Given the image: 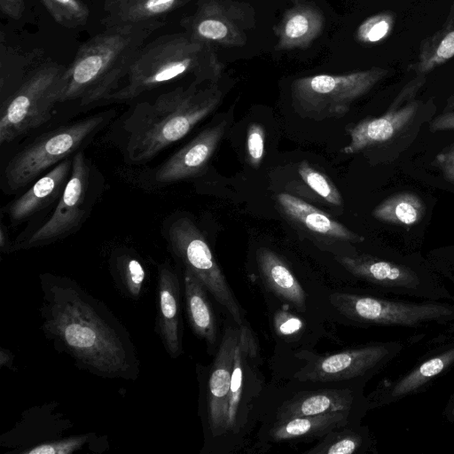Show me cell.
Masks as SVG:
<instances>
[{
  "label": "cell",
  "mask_w": 454,
  "mask_h": 454,
  "mask_svg": "<svg viewBox=\"0 0 454 454\" xmlns=\"http://www.w3.org/2000/svg\"><path fill=\"white\" fill-rule=\"evenodd\" d=\"M44 336L80 370L104 379L135 380L137 348L126 326L101 300L66 276L40 275Z\"/></svg>",
  "instance_id": "cell-1"
},
{
  "label": "cell",
  "mask_w": 454,
  "mask_h": 454,
  "mask_svg": "<svg viewBox=\"0 0 454 454\" xmlns=\"http://www.w3.org/2000/svg\"><path fill=\"white\" fill-rule=\"evenodd\" d=\"M193 81L152 101L134 106L116 124L117 142L125 160L142 164L184 137L220 105L216 82Z\"/></svg>",
  "instance_id": "cell-2"
},
{
  "label": "cell",
  "mask_w": 454,
  "mask_h": 454,
  "mask_svg": "<svg viewBox=\"0 0 454 454\" xmlns=\"http://www.w3.org/2000/svg\"><path fill=\"white\" fill-rule=\"evenodd\" d=\"M164 24L165 20H153L106 27L88 39L62 75L58 103L105 100L125 78L146 39Z\"/></svg>",
  "instance_id": "cell-3"
},
{
  "label": "cell",
  "mask_w": 454,
  "mask_h": 454,
  "mask_svg": "<svg viewBox=\"0 0 454 454\" xmlns=\"http://www.w3.org/2000/svg\"><path fill=\"white\" fill-rule=\"evenodd\" d=\"M223 69L213 44L187 32L160 35L145 45L125 78L104 101H124L192 74L200 83L216 82Z\"/></svg>",
  "instance_id": "cell-4"
},
{
  "label": "cell",
  "mask_w": 454,
  "mask_h": 454,
  "mask_svg": "<svg viewBox=\"0 0 454 454\" xmlns=\"http://www.w3.org/2000/svg\"><path fill=\"white\" fill-rule=\"evenodd\" d=\"M332 305L365 326L396 329H454V301L399 298L377 294L333 293Z\"/></svg>",
  "instance_id": "cell-5"
},
{
  "label": "cell",
  "mask_w": 454,
  "mask_h": 454,
  "mask_svg": "<svg viewBox=\"0 0 454 454\" xmlns=\"http://www.w3.org/2000/svg\"><path fill=\"white\" fill-rule=\"evenodd\" d=\"M114 112L98 113L62 125L37 137L19 151L4 172V183L16 192L81 150L113 118Z\"/></svg>",
  "instance_id": "cell-6"
},
{
  "label": "cell",
  "mask_w": 454,
  "mask_h": 454,
  "mask_svg": "<svg viewBox=\"0 0 454 454\" xmlns=\"http://www.w3.org/2000/svg\"><path fill=\"white\" fill-rule=\"evenodd\" d=\"M103 177L82 150L73 155L71 176L51 216L16 249L45 246L76 232L101 195Z\"/></svg>",
  "instance_id": "cell-7"
},
{
  "label": "cell",
  "mask_w": 454,
  "mask_h": 454,
  "mask_svg": "<svg viewBox=\"0 0 454 454\" xmlns=\"http://www.w3.org/2000/svg\"><path fill=\"white\" fill-rule=\"evenodd\" d=\"M387 70L372 67L345 74H317L301 77L291 85L295 111L315 121L339 118L346 114L352 103L366 94Z\"/></svg>",
  "instance_id": "cell-8"
},
{
  "label": "cell",
  "mask_w": 454,
  "mask_h": 454,
  "mask_svg": "<svg viewBox=\"0 0 454 454\" xmlns=\"http://www.w3.org/2000/svg\"><path fill=\"white\" fill-rule=\"evenodd\" d=\"M66 68L53 61L44 62L2 103L1 145L15 140L51 119Z\"/></svg>",
  "instance_id": "cell-9"
},
{
  "label": "cell",
  "mask_w": 454,
  "mask_h": 454,
  "mask_svg": "<svg viewBox=\"0 0 454 454\" xmlns=\"http://www.w3.org/2000/svg\"><path fill=\"white\" fill-rule=\"evenodd\" d=\"M163 234L173 256L201 281L239 326L243 325L239 303L194 222L186 215L172 216L165 222Z\"/></svg>",
  "instance_id": "cell-10"
},
{
  "label": "cell",
  "mask_w": 454,
  "mask_h": 454,
  "mask_svg": "<svg viewBox=\"0 0 454 454\" xmlns=\"http://www.w3.org/2000/svg\"><path fill=\"white\" fill-rule=\"evenodd\" d=\"M454 369V329L430 340L428 348L407 371L381 380L366 396L370 410L395 404L427 391Z\"/></svg>",
  "instance_id": "cell-11"
},
{
  "label": "cell",
  "mask_w": 454,
  "mask_h": 454,
  "mask_svg": "<svg viewBox=\"0 0 454 454\" xmlns=\"http://www.w3.org/2000/svg\"><path fill=\"white\" fill-rule=\"evenodd\" d=\"M405 348L402 340L370 342L321 356L296 377L313 382L348 380L364 382L398 357Z\"/></svg>",
  "instance_id": "cell-12"
},
{
  "label": "cell",
  "mask_w": 454,
  "mask_h": 454,
  "mask_svg": "<svg viewBox=\"0 0 454 454\" xmlns=\"http://www.w3.org/2000/svg\"><path fill=\"white\" fill-rule=\"evenodd\" d=\"M254 15L250 7L230 0H198L197 9L180 24L185 32L200 40L226 47L241 46Z\"/></svg>",
  "instance_id": "cell-13"
},
{
  "label": "cell",
  "mask_w": 454,
  "mask_h": 454,
  "mask_svg": "<svg viewBox=\"0 0 454 454\" xmlns=\"http://www.w3.org/2000/svg\"><path fill=\"white\" fill-rule=\"evenodd\" d=\"M226 129V121L208 127L164 162L141 175L149 187H164L199 176L206 168Z\"/></svg>",
  "instance_id": "cell-14"
},
{
  "label": "cell",
  "mask_w": 454,
  "mask_h": 454,
  "mask_svg": "<svg viewBox=\"0 0 454 454\" xmlns=\"http://www.w3.org/2000/svg\"><path fill=\"white\" fill-rule=\"evenodd\" d=\"M239 327H228L219 345L206 389V424L213 436L228 431V410L235 348Z\"/></svg>",
  "instance_id": "cell-15"
},
{
  "label": "cell",
  "mask_w": 454,
  "mask_h": 454,
  "mask_svg": "<svg viewBox=\"0 0 454 454\" xmlns=\"http://www.w3.org/2000/svg\"><path fill=\"white\" fill-rule=\"evenodd\" d=\"M155 332L168 355L183 353L181 283L177 271L165 261L157 267Z\"/></svg>",
  "instance_id": "cell-16"
},
{
  "label": "cell",
  "mask_w": 454,
  "mask_h": 454,
  "mask_svg": "<svg viewBox=\"0 0 454 454\" xmlns=\"http://www.w3.org/2000/svg\"><path fill=\"white\" fill-rule=\"evenodd\" d=\"M370 410L362 395V384L343 389L302 392L285 402L277 411V419L311 416L333 411H351L362 416Z\"/></svg>",
  "instance_id": "cell-17"
},
{
  "label": "cell",
  "mask_w": 454,
  "mask_h": 454,
  "mask_svg": "<svg viewBox=\"0 0 454 454\" xmlns=\"http://www.w3.org/2000/svg\"><path fill=\"white\" fill-rule=\"evenodd\" d=\"M72 163L73 157L63 160L12 201L7 210L11 221L27 220L59 200L71 176Z\"/></svg>",
  "instance_id": "cell-18"
},
{
  "label": "cell",
  "mask_w": 454,
  "mask_h": 454,
  "mask_svg": "<svg viewBox=\"0 0 454 454\" xmlns=\"http://www.w3.org/2000/svg\"><path fill=\"white\" fill-rule=\"evenodd\" d=\"M325 24L324 13L317 6L305 0L296 1L275 27L278 37L276 49L308 48L323 32Z\"/></svg>",
  "instance_id": "cell-19"
},
{
  "label": "cell",
  "mask_w": 454,
  "mask_h": 454,
  "mask_svg": "<svg viewBox=\"0 0 454 454\" xmlns=\"http://www.w3.org/2000/svg\"><path fill=\"white\" fill-rule=\"evenodd\" d=\"M418 106V102H411L401 108H392L380 117L358 122L348 131L350 143L343 148L344 153L353 154L374 144L389 140L413 118Z\"/></svg>",
  "instance_id": "cell-20"
},
{
  "label": "cell",
  "mask_w": 454,
  "mask_h": 454,
  "mask_svg": "<svg viewBox=\"0 0 454 454\" xmlns=\"http://www.w3.org/2000/svg\"><path fill=\"white\" fill-rule=\"evenodd\" d=\"M184 298L187 319L193 333L203 340L208 349L217 340L215 317L207 296L208 291L188 269L184 268Z\"/></svg>",
  "instance_id": "cell-21"
},
{
  "label": "cell",
  "mask_w": 454,
  "mask_h": 454,
  "mask_svg": "<svg viewBox=\"0 0 454 454\" xmlns=\"http://www.w3.org/2000/svg\"><path fill=\"white\" fill-rule=\"evenodd\" d=\"M282 211L292 220L309 231L335 239L362 242L364 238L333 220L319 208L289 193L278 195Z\"/></svg>",
  "instance_id": "cell-22"
},
{
  "label": "cell",
  "mask_w": 454,
  "mask_h": 454,
  "mask_svg": "<svg viewBox=\"0 0 454 454\" xmlns=\"http://www.w3.org/2000/svg\"><path fill=\"white\" fill-rule=\"evenodd\" d=\"M356 413L333 411L311 416L277 419L269 434L273 441H290L321 437L331 430L354 422ZM361 417V415L356 414Z\"/></svg>",
  "instance_id": "cell-23"
},
{
  "label": "cell",
  "mask_w": 454,
  "mask_h": 454,
  "mask_svg": "<svg viewBox=\"0 0 454 454\" xmlns=\"http://www.w3.org/2000/svg\"><path fill=\"white\" fill-rule=\"evenodd\" d=\"M190 0H114L104 2L101 24L106 27L133 24L165 17Z\"/></svg>",
  "instance_id": "cell-24"
},
{
  "label": "cell",
  "mask_w": 454,
  "mask_h": 454,
  "mask_svg": "<svg viewBox=\"0 0 454 454\" xmlns=\"http://www.w3.org/2000/svg\"><path fill=\"white\" fill-rule=\"evenodd\" d=\"M256 260L268 287L298 309H304L306 306L304 290L283 260L273 251L265 247L257 250Z\"/></svg>",
  "instance_id": "cell-25"
},
{
  "label": "cell",
  "mask_w": 454,
  "mask_h": 454,
  "mask_svg": "<svg viewBox=\"0 0 454 454\" xmlns=\"http://www.w3.org/2000/svg\"><path fill=\"white\" fill-rule=\"evenodd\" d=\"M109 268L119 289L128 298L138 300L145 291L147 272L140 257L129 248L114 250L109 259Z\"/></svg>",
  "instance_id": "cell-26"
},
{
  "label": "cell",
  "mask_w": 454,
  "mask_h": 454,
  "mask_svg": "<svg viewBox=\"0 0 454 454\" xmlns=\"http://www.w3.org/2000/svg\"><path fill=\"white\" fill-rule=\"evenodd\" d=\"M325 434L309 454H354L364 453L375 449V441L368 427L356 426L340 427Z\"/></svg>",
  "instance_id": "cell-27"
},
{
  "label": "cell",
  "mask_w": 454,
  "mask_h": 454,
  "mask_svg": "<svg viewBox=\"0 0 454 454\" xmlns=\"http://www.w3.org/2000/svg\"><path fill=\"white\" fill-rule=\"evenodd\" d=\"M452 57H454V20L446 23L440 30L421 43L418 61L411 67L418 75L424 76Z\"/></svg>",
  "instance_id": "cell-28"
},
{
  "label": "cell",
  "mask_w": 454,
  "mask_h": 454,
  "mask_svg": "<svg viewBox=\"0 0 454 454\" xmlns=\"http://www.w3.org/2000/svg\"><path fill=\"white\" fill-rule=\"evenodd\" d=\"M255 348L254 340L249 328L244 325H240V333L235 348L231 380L228 431H235L238 427V416L244 388V362L247 355L255 350Z\"/></svg>",
  "instance_id": "cell-29"
},
{
  "label": "cell",
  "mask_w": 454,
  "mask_h": 454,
  "mask_svg": "<svg viewBox=\"0 0 454 454\" xmlns=\"http://www.w3.org/2000/svg\"><path fill=\"white\" fill-rule=\"evenodd\" d=\"M425 211L419 197L410 192L397 193L388 197L372 211V215L382 222L412 225L420 221Z\"/></svg>",
  "instance_id": "cell-30"
},
{
  "label": "cell",
  "mask_w": 454,
  "mask_h": 454,
  "mask_svg": "<svg viewBox=\"0 0 454 454\" xmlns=\"http://www.w3.org/2000/svg\"><path fill=\"white\" fill-rule=\"evenodd\" d=\"M53 20L67 28L84 26L90 10L82 0H40Z\"/></svg>",
  "instance_id": "cell-31"
},
{
  "label": "cell",
  "mask_w": 454,
  "mask_h": 454,
  "mask_svg": "<svg viewBox=\"0 0 454 454\" xmlns=\"http://www.w3.org/2000/svg\"><path fill=\"white\" fill-rule=\"evenodd\" d=\"M298 173L303 182L327 202L335 206L342 205L338 188L325 174L312 168L307 161L300 163Z\"/></svg>",
  "instance_id": "cell-32"
},
{
  "label": "cell",
  "mask_w": 454,
  "mask_h": 454,
  "mask_svg": "<svg viewBox=\"0 0 454 454\" xmlns=\"http://www.w3.org/2000/svg\"><path fill=\"white\" fill-rule=\"evenodd\" d=\"M92 433L63 436L22 450L20 454H73L94 441Z\"/></svg>",
  "instance_id": "cell-33"
},
{
  "label": "cell",
  "mask_w": 454,
  "mask_h": 454,
  "mask_svg": "<svg viewBox=\"0 0 454 454\" xmlns=\"http://www.w3.org/2000/svg\"><path fill=\"white\" fill-rule=\"evenodd\" d=\"M395 24V14L383 12L364 20L357 27L356 37L362 43H376L387 38Z\"/></svg>",
  "instance_id": "cell-34"
},
{
  "label": "cell",
  "mask_w": 454,
  "mask_h": 454,
  "mask_svg": "<svg viewBox=\"0 0 454 454\" xmlns=\"http://www.w3.org/2000/svg\"><path fill=\"white\" fill-rule=\"evenodd\" d=\"M265 131L260 123H250L247 134L248 160L254 168H258L264 155Z\"/></svg>",
  "instance_id": "cell-35"
},
{
  "label": "cell",
  "mask_w": 454,
  "mask_h": 454,
  "mask_svg": "<svg viewBox=\"0 0 454 454\" xmlns=\"http://www.w3.org/2000/svg\"><path fill=\"white\" fill-rule=\"evenodd\" d=\"M274 328L281 336H291L301 331L303 323L295 315L278 310L274 316Z\"/></svg>",
  "instance_id": "cell-36"
},
{
  "label": "cell",
  "mask_w": 454,
  "mask_h": 454,
  "mask_svg": "<svg viewBox=\"0 0 454 454\" xmlns=\"http://www.w3.org/2000/svg\"><path fill=\"white\" fill-rule=\"evenodd\" d=\"M0 9L4 15L19 20L23 15L25 2L24 0H0Z\"/></svg>",
  "instance_id": "cell-37"
},
{
  "label": "cell",
  "mask_w": 454,
  "mask_h": 454,
  "mask_svg": "<svg viewBox=\"0 0 454 454\" xmlns=\"http://www.w3.org/2000/svg\"><path fill=\"white\" fill-rule=\"evenodd\" d=\"M445 177L454 182V149L448 153L439 154L436 158Z\"/></svg>",
  "instance_id": "cell-38"
},
{
  "label": "cell",
  "mask_w": 454,
  "mask_h": 454,
  "mask_svg": "<svg viewBox=\"0 0 454 454\" xmlns=\"http://www.w3.org/2000/svg\"><path fill=\"white\" fill-rule=\"evenodd\" d=\"M432 132L454 129V113H446L436 117L429 126Z\"/></svg>",
  "instance_id": "cell-39"
},
{
  "label": "cell",
  "mask_w": 454,
  "mask_h": 454,
  "mask_svg": "<svg viewBox=\"0 0 454 454\" xmlns=\"http://www.w3.org/2000/svg\"><path fill=\"white\" fill-rule=\"evenodd\" d=\"M437 268L439 272L454 286V257L439 263Z\"/></svg>",
  "instance_id": "cell-40"
},
{
  "label": "cell",
  "mask_w": 454,
  "mask_h": 454,
  "mask_svg": "<svg viewBox=\"0 0 454 454\" xmlns=\"http://www.w3.org/2000/svg\"><path fill=\"white\" fill-rule=\"evenodd\" d=\"M0 365L12 371L16 370L14 367V355L8 348L3 347L0 348Z\"/></svg>",
  "instance_id": "cell-41"
},
{
  "label": "cell",
  "mask_w": 454,
  "mask_h": 454,
  "mask_svg": "<svg viewBox=\"0 0 454 454\" xmlns=\"http://www.w3.org/2000/svg\"><path fill=\"white\" fill-rule=\"evenodd\" d=\"M442 418L445 421L454 424V391L450 395L442 410Z\"/></svg>",
  "instance_id": "cell-42"
},
{
  "label": "cell",
  "mask_w": 454,
  "mask_h": 454,
  "mask_svg": "<svg viewBox=\"0 0 454 454\" xmlns=\"http://www.w3.org/2000/svg\"><path fill=\"white\" fill-rule=\"evenodd\" d=\"M0 247L3 253H8L11 250L7 233H5L3 226L0 229Z\"/></svg>",
  "instance_id": "cell-43"
},
{
  "label": "cell",
  "mask_w": 454,
  "mask_h": 454,
  "mask_svg": "<svg viewBox=\"0 0 454 454\" xmlns=\"http://www.w3.org/2000/svg\"><path fill=\"white\" fill-rule=\"evenodd\" d=\"M104 2H107V1H114V0H103Z\"/></svg>",
  "instance_id": "cell-44"
}]
</instances>
